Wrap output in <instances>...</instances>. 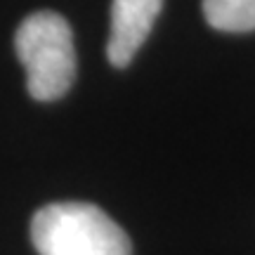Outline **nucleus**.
<instances>
[{"mask_svg": "<svg viewBox=\"0 0 255 255\" xmlns=\"http://www.w3.org/2000/svg\"><path fill=\"white\" fill-rule=\"evenodd\" d=\"M31 241L40 255H132L123 227L81 201L43 206L31 220Z\"/></svg>", "mask_w": 255, "mask_h": 255, "instance_id": "f257e3e1", "label": "nucleus"}, {"mask_svg": "<svg viewBox=\"0 0 255 255\" xmlns=\"http://www.w3.org/2000/svg\"><path fill=\"white\" fill-rule=\"evenodd\" d=\"M14 50L26 69V90L38 102L62 100L78 71L69 21L57 12H33L19 24Z\"/></svg>", "mask_w": 255, "mask_h": 255, "instance_id": "f03ea898", "label": "nucleus"}, {"mask_svg": "<svg viewBox=\"0 0 255 255\" xmlns=\"http://www.w3.org/2000/svg\"><path fill=\"white\" fill-rule=\"evenodd\" d=\"M161 7L163 0H114L107 43V59L111 66L126 69L132 62L151 33Z\"/></svg>", "mask_w": 255, "mask_h": 255, "instance_id": "7ed1b4c3", "label": "nucleus"}, {"mask_svg": "<svg viewBox=\"0 0 255 255\" xmlns=\"http://www.w3.org/2000/svg\"><path fill=\"white\" fill-rule=\"evenodd\" d=\"M203 14L210 26L225 33L255 31V0H203Z\"/></svg>", "mask_w": 255, "mask_h": 255, "instance_id": "20e7f679", "label": "nucleus"}]
</instances>
